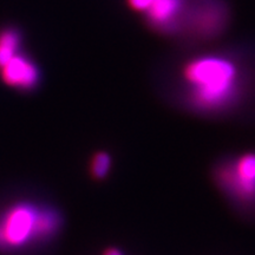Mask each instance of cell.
I'll use <instances>...</instances> for the list:
<instances>
[{
  "mask_svg": "<svg viewBox=\"0 0 255 255\" xmlns=\"http://www.w3.org/2000/svg\"><path fill=\"white\" fill-rule=\"evenodd\" d=\"M59 228V216L52 209L20 203L0 216V250L27 246L45 240Z\"/></svg>",
  "mask_w": 255,
  "mask_h": 255,
  "instance_id": "2",
  "label": "cell"
},
{
  "mask_svg": "<svg viewBox=\"0 0 255 255\" xmlns=\"http://www.w3.org/2000/svg\"><path fill=\"white\" fill-rule=\"evenodd\" d=\"M1 77L11 87L28 90L37 85L39 71L26 57L15 55L1 68Z\"/></svg>",
  "mask_w": 255,
  "mask_h": 255,
  "instance_id": "4",
  "label": "cell"
},
{
  "mask_svg": "<svg viewBox=\"0 0 255 255\" xmlns=\"http://www.w3.org/2000/svg\"><path fill=\"white\" fill-rule=\"evenodd\" d=\"M20 38L17 31L6 30L0 33V69L18 55Z\"/></svg>",
  "mask_w": 255,
  "mask_h": 255,
  "instance_id": "6",
  "label": "cell"
},
{
  "mask_svg": "<svg viewBox=\"0 0 255 255\" xmlns=\"http://www.w3.org/2000/svg\"><path fill=\"white\" fill-rule=\"evenodd\" d=\"M104 255H123V254L121 253L117 248H108V250L104 252Z\"/></svg>",
  "mask_w": 255,
  "mask_h": 255,
  "instance_id": "9",
  "label": "cell"
},
{
  "mask_svg": "<svg viewBox=\"0 0 255 255\" xmlns=\"http://www.w3.org/2000/svg\"><path fill=\"white\" fill-rule=\"evenodd\" d=\"M129 1L130 6L136 11H142V12H146L148 8L150 7L152 1L154 0H128Z\"/></svg>",
  "mask_w": 255,
  "mask_h": 255,
  "instance_id": "8",
  "label": "cell"
},
{
  "mask_svg": "<svg viewBox=\"0 0 255 255\" xmlns=\"http://www.w3.org/2000/svg\"><path fill=\"white\" fill-rule=\"evenodd\" d=\"M219 187L238 202H255V152H245L222 163L215 171Z\"/></svg>",
  "mask_w": 255,
  "mask_h": 255,
  "instance_id": "3",
  "label": "cell"
},
{
  "mask_svg": "<svg viewBox=\"0 0 255 255\" xmlns=\"http://www.w3.org/2000/svg\"><path fill=\"white\" fill-rule=\"evenodd\" d=\"M188 102L202 113H216L233 104L240 90V76L234 63L218 56L200 57L183 69Z\"/></svg>",
  "mask_w": 255,
  "mask_h": 255,
  "instance_id": "1",
  "label": "cell"
},
{
  "mask_svg": "<svg viewBox=\"0 0 255 255\" xmlns=\"http://www.w3.org/2000/svg\"><path fill=\"white\" fill-rule=\"evenodd\" d=\"M182 0H154L146 13L156 27L169 28L177 20Z\"/></svg>",
  "mask_w": 255,
  "mask_h": 255,
  "instance_id": "5",
  "label": "cell"
},
{
  "mask_svg": "<svg viewBox=\"0 0 255 255\" xmlns=\"http://www.w3.org/2000/svg\"><path fill=\"white\" fill-rule=\"evenodd\" d=\"M111 168V157L108 152L98 151L92 156L90 174L95 180H103L108 176Z\"/></svg>",
  "mask_w": 255,
  "mask_h": 255,
  "instance_id": "7",
  "label": "cell"
}]
</instances>
